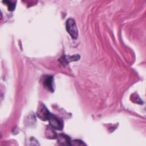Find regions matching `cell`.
<instances>
[{"label":"cell","instance_id":"obj_1","mask_svg":"<svg viewBox=\"0 0 146 146\" xmlns=\"http://www.w3.org/2000/svg\"><path fill=\"white\" fill-rule=\"evenodd\" d=\"M66 30L73 39H76L78 36V30L75 21L69 18L66 22Z\"/></svg>","mask_w":146,"mask_h":146},{"label":"cell","instance_id":"obj_2","mask_svg":"<svg viewBox=\"0 0 146 146\" xmlns=\"http://www.w3.org/2000/svg\"><path fill=\"white\" fill-rule=\"evenodd\" d=\"M47 120L49 121L51 127H52L53 128L58 130H60L62 129L63 124L62 122L53 115L50 113Z\"/></svg>","mask_w":146,"mask_h":146},{"label":"cell","instance_id":"obj_3","mask_svg":"<svg viewBox=\"0 0 146 146\" xmlns=\"http://www.w3.org/2000/svg\"><path fill=\"white\" fill-rule=\"evenodd\" d=\"M36 115L39 118L42 120H46L48 119L50 113L44 104H42L39 106Z\"/></svg>","mask_w":146,"mask_h":146},{"label":"cell","instance_id":"obj_4","mask_svg":"<svg viewBox=\"0 0 146 146\" xmlns=\"http://www.w3.org/2000/svg\"><path fill=\"white\" fill-rule=\"evenodd\" d=\"M58 141L59 143L62 146H70V141L69 137L63 134H60L58 137Z\"/></svg>","mask_w":146,"mask_h":146},{"label":"cell","instance_id":"obj_5","mask_svg":"<svg viewBox=\"0 0 146 146\" xmlns=\"http://www.w3.org/2000/svg\"><path fill=\"white\" fill-rule=\"evenodd\" d=\"M52 76H49L48 77H47L45 80H44L43 82V85L44 86L45 88H47L48 90L52 91H53V88H52Z\"/></svg>","mask_w":146,"mask_h":146},{"label":"cell","instance_id":"obj_6","mask_svg":"<svg viewBox=\"0 0 146 146\" xmlns=\"http://www.w3.org/2000/svg\"><path fill=\"white\" fill-rule=\"evenodd\" d=\"M46 135L49 139H55L57 137L56 132L51 127H48L46 129Z\"/></svg>","mask_w":146,"mask_h":146},{"label":"cell","instance_id":"obj_7","mask_svg":"<svg viewBox=\"0 0 146 146\" xmlns=\"http://www.w3.org/2000/svg\"><path fill=\"white\" fill-rule=\"evenodd\" d=\"M70 146H87L84 142L80 140H74L70 142Z\"/></svg>","mask_w":146,"mask_h":146},{"label":"cell","instance_id":"obj_8","mask_svg":"<svg viewBox=\"0 0 146 146\" xmlns=\"http://www.w3.org/2000/svg\"><path fill=\"white\" fill-rule=\"evenodd\" d=\"M6 2L7 4V3H10V5H8L9 10H14L15 6H14V4H13V3H11V2H10V1H6V2Z\"/></svg>","mask_w":146,"mask_h":146},{"label":"cell","instance_id":"obj_9","mask_svg":"<svg viewBox=\"0 0 146 146\" xmlns=\"http://www.w3.org/2000/svg\"><path fill=\"white\" fill-rule=\"evenodd\" d=\"M2 13H1V11H0V20L2 19Z\"/></svg>","mask_w":146,"mask_h":146}]
</instances>
